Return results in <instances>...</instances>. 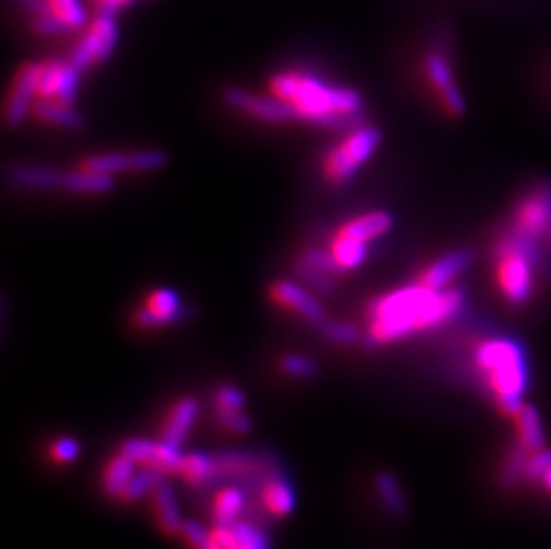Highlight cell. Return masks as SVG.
Listing matches in <instances>:
<instances>
[{
  "mask_svg": "<svg viewBox=\"0 0 551 549\" xmlns=\"http://www.w3.org/2000/svg\"><path fill=\"white\" fill-rule=\"evenodd\" d=\"M79 72L72 63L47 61L42 63L40 82H38V97L45 100H58L66 106H72L77 97Z\"/></svg>",
  "mask_w": 551,
  "mask_h": 549,
  "instance_id": "cell-12",
  "label": "cell"
},
{
  "mask_svg": "<svg viewBox=\"0 0 551 549\" xmlns=\"http://www.w3.org/2000/svg\"><path fill=\"white\" fill-rule=\"evenodd\" d=\"M471 263H473V254L466 248L446 252L441 257H437L436 261L427 264L421 270L416 282L430 289H448L455 286L457 279L468 270Z\"/></svg>",
  "mask_w": 551,
  "mask_h": 549,
  "instance_id": "cell-13",
  "label": "cell"
},
{
  "mask_svg": "<svg viewBox=\"0 0 551 549\" xmlns=\"http://www.w3.org/2000/svg\"><path fill=\"white\" fill-rule=\"evenodd\" d=\"M168 161L163 150H143V152H132L131 172H152L165 166Z\"/></svg>",
  "mask_w": 551,
  "mask_h": 549,
  "instance_id": "cell-38",
  "label": "cell"
},
{
  "mask_svg": "<svg viewBox=\"0 0 551 549\" xmlns=\"http://www.w3.org/2000/svg\"><path fill=\"white\" fill-rule=\"evenodd\" d=\"M471 361L500 410L514 416L523 405L521 400L528 387L527 355L523 348L509 337H484L473 346Z\"/></svg>",
  "mask_w": 551,
  "mask_h": 549,
  "instance_id": "cell-3",
  "label": "cell"
},
{
  "mask_svg": "<svg viewBox=\"0 0 551 549\" xmlns=\"http://www.w3.org/2000/svg\"><path fill=\"white\" fill-rule=\"evenodd\" d=\"M280 369L291 378H313L318 373L316 362L305 355L289 353L280 359Z\"/></svg>",
  "mask_w": 551,
  "mask_h": 549,
  "instance_id": "cell-35",
  "label": "cell"
},
{
  "mask_svg": "<svg viewBox=\"0 0 551 549\" xmlns=\"http://www.w3.org/2000/svg\"><path fill=\"white\" fill-rule=\"evenodd\" d=\"M225 102L241 113L255 116L264 122H291V120H300L298 111L286 100H280L273 97H263V95H254L238 88H229L225 90Z\"/></svg>",
  "mask_w": 551,
  "mask_h": 549,
  "instance_id": "cell-10",
  "label": "cell"
},
{
  "mask_svg": "<svg viewBox=\"0 0 551 549\" xmlns=\"http://www.w3.org/2000/svg\"><path fill=\"white\" fill-rule=\"evenodd\" d=\"M380 143L382 132L377 127L362 125L359 129L350 131V136L341 145L332 148L329 156L325 157V177L338 184L350 181L362 164L375 154Z\"/></svg>",
  "mask_w": 551,
  "mask_h": 549,
  "instance_id": "cell-6",
  "label": "cell"
},
{
  "mask_svg": "<svg viewBox=\"0 0 551 549\" xmlns=\"http://www.w3.org/2000/svg\"><path fill=\"white\" fill-rule=\"evenodd\" d=\"M468 304L462 287L430 289L420 282L400 287L368 305V346L389 345L405 337L446 327Z\"/></svg>",
  "mask_w": 551,
  "mask_h": 549,
  "instance_id": "cell-1",
  "label": "cell"
},
{
  "mask_svg": "<svg viewBox=\"0 0 551 549\" xmlns=\"http://www.w3.org/2000/svg\"><path fill=\"white\" fill-rule=\"evenodd\" d=\"M95 2L99 4L100 9L116 13L118 9L124 8V6H131L132 2H136V0H95Z\"/></svg>",
  "mask_w": 551,
  "mask_h": 549,
  "instance_id": "cell-40",
  "label": "cell"
},
{
  "mask_svg": "<svg viewBox=\"0 0 551 549\" xmlns=\"http://www.w3.org/2000/svg\"><path fill=\"white\" fill-rule=\"evenodd\" d=\"M391 227H393V216L386 211H375V213L362 214L359 218L345 223L339 229V234L368 243L371 239L384 236Z\"/></svg>",
  "mask_w": 551,
  "mask_h": 549,
  "instance_id": "cell-24",
  "label": "cell"
},
{
  "mask_svg": "<svg viewBox=\"0 0 551 549\" xmlns=\"http://www.w3.org/2000/svg\"><path fill=\"white\" fill-rule=\"evenodd\" d=\"M270 90L298 111L300 120L318 123L332 131H355L364 125L362 97L350 88L329 86L313 75L279 74L270 81Z\"/></svg>",
  "mask_w": 551,
  "mask_h": 549,
  "instance_id": "cell-2",
  "label": "cell"
},
{
  "mask_svg": "<svg viewBox=\"0 0 551 549\" xmlns=\"http://www.w3.org/2000/svg\"><path fill=\"white\" fill-rule=\"evenodd\" d=\"M321 332L332 343H338V345H352L361 339V332L357 327L341 321H325L321 325Z\"/></svg>",
  "mask_w": 551,
  "mask_h": 549,
  "instance_id": "cell-37",
  "label": "cell"
},
{
  "mask_svg": "<svg viewBox=\"0 0 551 549\" xmlns=\"http://www.w3.org/2000/svg\"><path fill=\"white\" fill-rule=\"evenodd\" d=\"M541 480H543V484H544V487H546V491L551 492V466L550 468H548V471L544 473V476L543 478H541Z\"/></svg>",
  "mask_w": 551,
  "mask_h": 549,
  "instance_id": "cell-41",
  "label": "cell"
},
{
  "mask_svg": "<svg viewBox=\"0 0 551 549\" xmlns=\"http://www.w3.org/2000/svg\"><path fill=\"white\" fill-rule=\"evenodd\" d=\"M179 537L188 549H216L211 539V530H207L197 521H186Z\"/></svg>",
  "mask_w": 551,
  "mask_h": 549,
  "instance_id": "cell-36",
  "label": "cell"
},
{
  "mask_svg": "<svg viewBox=\"0 0 551 549\" xmlns=\"http://www.w3.org/2000/svg\"><path fill=\"white\" fill-rule=\"evenodd\" d=\"M295 273L300 279L304 280V284L313 287L314 291H318V293L329 295L334 291L332 275L327 271L320 270V268H314L313 264L305 263L304 259H300L295 264Z\"/></svg>",
  "mask_w": 551,
  "mask_h": 549,
  "instance_id": "cell-33",
  "label": "cell"
},
{
  "mask_svg": "<svg viewBox=\"0 0 551 549\" xmlns=\"http://www.w3.org/2000/svg\"><path fill=\"white\" fill-rule=\"evenodd\" d=\"M127 457H131L138 468L156 471L159 475H177L181 466V448L165 443V441H149V439H129L120 446Z\"/></svg>",
  "mask_w": 551,
  "mask_h": 549,
  "instance_id": "cell-9",
  "label": "cell"
},
{
  "mask_svg": "<svg viewBox=\"0 0 551 549\" xmlns=\"http://www.w3.org/2000/svg\"><path fill=\"white\" fill-rule=\"evenodd\" d=\"M375 489H377L380 501L386 505L387 510H391L395 514L402 512L405 498H403L402 489L396 482L395 476L389 475V473H382V475L377 476Z\"/></svg>",
  "mask_w": 551,
  "mask_h": 549,
  "instance_id": "cell-32",
  "label": "cell"
},
{
  "mask_svg": "<svg viewBox=\"0 0 551 549\" xmlns=\"http://www.w3.org/2000/svg\"><path fill=\"white\" fill-rule=\"evenodd\" d=\"M81 455V444L75 441L74 437H58L49 444L47 457L58 466L72 464Z\"/></svg>",
  "mask_w": 551,
  "mask_h": 549,
  "instance_id": "cell-34",
  "label": "cell"
},
{
  "mask_svg": "<svg viewBox=\"0 0 551 549\" xmlns=\"http://www.w3.org/2000/svg\"><path fill=\"white\" fill-rule=\"evenodd\" d=\"M491 264L494 286L503 302L512 307L530 302L537 287L539 270L543 268V257L534 246L503 227L493 239Z\"/></svg>",
  "mask_w": 551,
  "mask_h": 549,
  "instance_id": "cell-4",
  "label": "cell"
},
{
  "mask_svg": "<svg viewBox=\"0 0 551 549\" xmlns=\"http://www.w3.org/2000/svg\"><path fill=\"white\" fill-rule=\"evenodd\" d=\"M534 246L541 257H551V182L539 181L514 202L505 225Z\"/></svg>",
  "mask_w": 551,
  "mask_h": 549,
  "instance_id": "cell-5",
  "label": "cell"
},
{
  "mask_svg": "<svg viewBox=\"0 0 551 549\" xmlns=\"http://www.w3.org/2000/svg\"><path fill=\"white\" fill-rule=\"evenodd\" d=\"M198 410H200V405L191 396H186V398H181L173 403L166 414L163 425H161V441L181 448L182 443L186 441V437L190 435L197 423Z\"/></svg>",
  "mask_w": 551,
  "mask_h": 549,
  "instance_id": "cell-17",
  "label": "cell"
},
{
  "mask_svg": "<svg viewBox=\"0 0 551 549\" xmlns=\"http://www.w3.org/2000/svg\"><path fill=\"white\" fill-rule=\"evenodd\" d=\"M330 254L336 257L338 261L345 270H354L357 266H361L366 259V254H368V248H366V243L362 241H357L354 238H348V236H343L339 234L332 241L330 245Z\"/></svg>",
  "mask_w": 551,
  "mask_h": 549,
  "instance_id": "cell-28",
  "label": "cell"
},
{
  "mask_svg": "<svg viewBox=\"0 0 551 549\" xmlns=\"http://www.w3.org/2000/svg\"><path fill=\"white\" fill-rule=\"evenodd\" d=\"M6 179L17 188L54 189L61 188L63 172L45 168V166L17 164V166H11L6 172Z\"/></svg>",
  "mask_w": 551,
  "mask_h": 549,
  "instance_id": "cell-22",
  "label": "cell"
},
{
  "mask_svg": "<svg viewBox=\"0 0 551 549\" xmlns=\"http://www.w3.org/2000/svg\"><path fill=\"white\" fill-rule=\"evenodd\" d=\"M138 464L127 457L124 451L118 450L116 455L107 460L106 466L102 469V491L106 492L109 498H115L120 501L124 496L125 489L129 487L134 475L138 473Z\"/></svg>",
  "mask_w": 551,
  "mask_h": 549,
  "instance_id": "cell-20",
  "label": "cell"
},
{
  "mask_svg": "<svg viewBox=\"0 0 551 549\" xmlns=\"http://www.w3.org/2000/svg\"><path fill=\"white\" fill-rule=\"evenodd\" d=\"M232 526L236 537V549H270L268 535L247 521H238Z\"/></svg>",
  "mask_w": 551,
  "mask_h": 549,
  "instance_id": "cell-31",
  "label": "cell"
},
{
  "mask_svg": "<svg viewBox=\"0 0 551 549\" xmlns=\"http://www.w3.org/2000/svg\"><path fill=\"white\" fill-rule=\"evenodd\" d=\"M512 418L518 434V450L525 453L543 450V428L539 414L532 407L521 405Z\"/></svg>",
  "mask_w": 551,
  "mask_h": 549,
  "instance_id": "cell-25",
  "label": "cell"
},
{
  "mask_svg": "<svg viewBox=\"0 0 551 549\" xmlns=\"http://www.w3.org/2000/svg\"><path fill=\"white\" fill-rule=\"evenodd\" d=\"M150 500L157 528L166 535H179L186 521L182 517L181 507L172 487L163 482L150 494Z\"/></svg>",
  "mask_w": 551,
  "mask_h": 549,
  "instance_id": "cell-19",
  "label": "cell"
},
{
  "mask_svg": "<svg viewBox=\"0 0 551 549\" xmlns=\"http://www.w3.org/2000/svg\"><path fill=\"white\" fill-rule=\"evenodd\" d=\"M47 15L56 18L68 31L79 29L86 24V11L81 0H43Z\"/></svg>",
  "mask_w": 551,
  "mask_h": 549,
  "instance_id": "cell-29",
  "label": "cell"
},
{
  "mask_svg": "<svg viewBox=\"0 0 551 549\" xmlns=\"http://www.w3.org/2000/svg\"><path fill=\"white\" fill-rule=\"evenodd\" d=\"M302 259L305 263L313 264L314 268H320V270L327 271L330 275H339V273H345V268L336 261L334 255L321 250V248H305Z\"/></svg>",
  "mask_w": 551,
  "mask_h": 549,
  "instance_id": "cell-39",
  "label": "cell"
},
{
  "mask_svg": "<svg viewBox=\"0 0 551 549\" xmlns=\"http://www.w3.org/2000/svg\"><path fill=\"white\" fill-rule=\"evenodd\" d=\"M61 188L72 193H83V195H100L115 188V179L109 173L93 172L83 168L77 172L63 173Z\"/></svg>",
  "mask_w": 551,
  "mask_h": 549,
  "instance_id": "cell-26",
  "label": "cell"
},
{
  "mask_svg": "<svg viewBox=\"0 0 551 549\" xmlns=\"http://www.w3.org/2000/svg\"><path fill=\"white\" fill-rule=\"evenodd\" d=\"M220 473L218 459L206 455L202 451H190L182 455L181 466L177 476L190 487H206Z\"/></svg>",
  "mask_w": 551,
  "mask_h": 549,
  "instance_id": "cell-23",
  "label": "cell"
},
{
  "mask_svg": "<svg viewBox=\"0 0 551 549\" xmlns=\"http://www.w3.org/2000/svg\"><path fill=\"white\" fill-rule=\"evenodd\" d=\"M259 501L266 514L273 517H286L297 505V494L284 476L270 475L261 482Z\"/></svg>",
  "mask_w": 551,
  "mask_h": 549,
  "instance_id": "cell-18",
  "label": "cell"
},
{
  "mask_svg": "<svg viewBox=\"0 0 551 549\" xmlns=\"http://www.w3.org/2000/svg\"><path fill=\"white\" fill-rule=\"evenodd\" d=\"M181 307V298L172 289H157L147 298V305L136 312L134 323L141 328H156L170 325L186 316Z\"/></svg>",
  "mask_w": 551,
  "mask_h": 549,
  "instance_id": "cell-15",
  "label": "cell"
},
{
  "mask_svg": "<svg viewBox=\"0 0 551 549\" xmlns=\"http://www.w3.org/2000/svg\"><path fill=\"white\" fill-rule=\"evenodd\" d=\"M83 168L99 173H122L131 170V154L113 152V154H100V156L88 157L83 163Z\"/></svg>",
  "mask_w": 551,
  "mask_h": 549,
  "instance_id": "cell-30",
  "label": "cell"
},
{
  "mask_svg": "<svg viewBox=\"0 0 551 549\" xmlns=\"http://www.w3.org/2000/svg\"><path fill=\"white\" fill-rule=\"evenodd\" d=\"M270 296L275 304L288 307L291 311L298 312L304 320L323 325L327 321V312L323 305L309 295L304 287L298 286L291 280H279L270 287Z\"/></svg>",
  "mask_w": 551,
  "mask_h": 549,
  "instance_id": "cell-16",
  "label": "cell"
},
{
  "mask_svg": "<svg viewBox=\"0 0 551 549\" xmlns=\"http://www.w3.org/2000/svg\"><path fill=\"white\" fill-rule=\"evenodd\" d=\"M34 113L43 122L54 123L72 131H77L84 125L83 116L74 111L72 106H66L58 100L40 99V102L34 106Z\"/></svg>",
  "mask_w": 551,
  "mask_h": 549,
  "instance_id": "cell-27",
  "label": "cell"
},
{
  "mask_svg": "<svg viewBox=\"0 0 551 549\" xmlns=\"http://www.w3.org/2000/svg\"><path fill=\"white\" fill-rule=\"evenodd\" d=\"M247 507V494L236 485L222 487L214 492L213 500L209 505V514L213 517L214 525H234Z\"/></svg>",
  "mask_w": 551,
  "mask_h": 549,
  "instance_id": "cell-21",
  "label": "cell"
},
{
  "mask_svg": "<svg viewBox=\"0 0 551 549\" xmlns=\"http://www.w3.org/2000/svg\"><path fill=\"white\" fill-rule=\"evenodd\" d=\"M116 41H118V25H116L115 13L100 9L99 17L91 22L88 31L77 43L70 63L77 70H86L90 66L102 63L111 58Z\"/></svg>",
  "mask_w": 551,
  "mask_h": 549,
  "instance_id": "cell-7",
  "label": "cell"
},
{
  "mask_svg": "<svg viewBox=\"0 0 551 549\" xmlns=\"http://www.w3.org/2000/svg\"><path fill=\"white\" fill-rule=\"evenodd\" d=\"M214 416L218 425L229 434H247L252 428V421L245 414V394L238 387L222 386L216 389Z\"/></svg>",
  "mask_w": 551,
  "mask_h": 549,
  "instance_id": "cell-14",
  "label": "cell"
},
{
  "mask_svg": "<svg viewBox=\"0 0 551 549\" xmlns=\"http://www.w3.org/2000/svg\"><path fill=\"white\" fill-rule=\"evenodd\" d=\"M423 70L427 75L430 88L436 95L437 102L441 104L446 115L453 116V118L464 115L466 99L462 95L459 84L455 81L452 63L445 52H441V50L428 52L423 59Z\"/></svg>",
  "mask_w": 551,
  "mask_h": 549,
  "instance_id": "cell-8",
  "label": "cell"
},
{
  "mask_svg": "<svg viewBox=\"0 0 551 549\" xmlns=\"http://www.w3.org/2000/svg\"><path fill=\"white\" fill-rule=\"evenodd\" d=\"M40 72H42V63H27L18 70L13 88L9 93L8 104L4 109V122L11 129L20 127L29 116L33 97L38 95Z\"/></svg>",
  "mask_w": 551,
  "mask_h": 549,
  "instance_id": "cell-11",
  "label": "cell"
}]
</instances>
